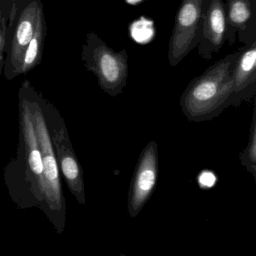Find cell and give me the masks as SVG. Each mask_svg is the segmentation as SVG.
I'll return each mask as SVG.
<instances>
[{"instance_id": "1", "label": "cell", "mask_w": 256, "mask_h": 256, "mask_svg": "<svg viewBox=\"0 0 256 256\" xmlns=\"http://www.w3.org/2000/svg\"><path fill=\"white\" fill-rule=\"evenodd\" d=\"M240 51L216 62L189 82L180 102L189 121H210L232 106L233 72Z\"/></svg>"}, {"instance_id": "2", "label": "cell", "mask_w": 256, "mask_h": 256, "mask_svg": "<svg viewBox=\"0 0 256 256\" xmlns=\"http://www.w3.org/2000/svg\"><path fill=\"white\" fill-rule=\"evenodd\" d=\"M31 111L43 164L45 196L42 210L54 225L57 233L61 234L66 226V206L60 168L43 112L38 104L33 108L31 106Z\"/></svg>"}, {"instance_id": "3", "label": "cell", "mask_w": 256, "mask_h": 256, "mask_svg": "<svg viewBox=\"0 0 256 256\" xmlns=\"http://www.w3.org/2000/svg\"><path fill=\"white\" fill-rule=\"evenodd\" d=\"M127 51L116 52L94 32L86 36L81 60L89 72L94 74L100 88L112 97L123 93L129 75Z\"/></svg>"}, {"instance_id": "4", "label": "cell", "mask_w": 256, "mask_h": 256, "mask_svg": "<svg viewBox=\"0 0 256 256\" xmlns=\"http://www.w3.org/2000/svg\"><path fill=\"white\" fill-rule=\"evenodd\" d=\"M42 0H12L6 39L5 75L9 80L16 78L26 50L34 34Z\"/></svg>"}, {"instance_id": "5", "label": "cell", "mask_w": 256, "mask_h": 256, "mask_svg": "<svg viewBox=\"0 0 256 256\" xmlns=\"http://www.w3.org/2000/svg\"><path fill=\"white\" fill-rule=\"evenodd\" d=\"M207 0H183L177 10L168 46V60L177 66L201 42Z\"/></svg>"}, {"instance_id": "6", "label": "cell", "mask_w": 256, "mask_h": 256, "mask_svg": "<svg viewBox=\"0 0 256 256\" xmlns=\"http://www.w3.org/2000/svg\"><path fill=\"white\" fill-rule=\"evenodd\" d=\"M20 106L21 131L25 144L26 158L31 182V194L29 200L28 208L36 206L42 210L45 196V180L42 152L36 136L30 103L27 100H21Z\"/></svg>"}, {"instance_id": "7", "label": "cell", "mask_w": 256, "mask_h": 256, "mask_svg": "<svg viewBox=\"0 0 256 256\" xmlns=\"http://www.w3.org/2000/svg\"><path fill=\"white\" fill-rule=\"evenodd\" d=\"M158 176V147L156 142L153 140L141 152L129 186V210L132 216H136L148 201L155 190Z\"/></svg>"}, {"instance_id": "8", "label": "cell", "mask_w": 256, "mask_h": 256, "mask_svg": "<svg viewBox=\"0 0 256 256\" xmlns=\"http://www.w3.org/2000/svg\"><path fill=\"white\" fill-rule=\"evenodd\" d=\"M59 168L71 194L80 204H85V185L84 172L74 152L66 130H53L51 134Z\"/></svg>"}, {"instance_id": "9", "label": "cell", "mask_w": 256, "mask_h": 256, "mask_svg": "<svg viewBox=\"0 0 256 256\" xmlns=\"http://www.w3.org/2000/svg\"><path fill=\"white\" fill-rule=\"evenodd\" d=\"M227 16L223 0H207L203 16L201 39L198 44L200 56L210 60L226 42Z\"/></svg>"}, {"instance_id": "10", "label": "cell", "mask_w": 256, "mask_h": 256, "mask_svg": "<svg viewBox=\"0 0 256 256\" xmlns=\"http://www.w3.org/2000/svg\"><path fill=\"white\" fill-rule=\"evenodd\" d=\"M226 42L232 45L238 38L243 46L256 42V0H227Z\"/></svg>"}, {"instance_id": "11", "label": "cell", "mask_w": 256, "mask_h": 256, "mask_svg": "<svg viewBox=\"0 0 256 256\" xmlns=\"http://www.w3.org/2000/svg\"><path fill=\"white\" fill-rule=\"evenodd\" d=\"M256 92V42L241 48L233 72L232 106H239Z\"/></svg>"}, {"instance_id": "12", "label": "cell", "mask_w": 256, "mask_h": 256, "mask_svg": "<svg viewBox=\"0 0 256 256\" xmlns=\"http://www.w3.org/2000/svg\"><path fill=\"white\" fill-rule=\"evenodd\" d=\"M46 34V21L45 12L42 10L39 14L34 34L26 50L21 67L17 72L16 76L21 74H27L28 72L42 62Z\"/></svg>"}, {"instance_id": "13", "label": "cell", "mask_w": 256, "mask_h": 256, "mask_svg": "<svg viewBox=\"0 0 256 256\" xmlns=\"http://www.w3.org/2000/svg\"><path fill=\"white\" fill-rule=\"evenodd\" d=\"M241 165L256 178V110L254 108L252 124L249 132V142L243 152L240 154Z\"/></svg>"}, {"instance_id": "14", "label": "cell", "mask_w": 256, "mask_h": 256, "mask_svg": "<svg viewBox=\"0 0 256 256\" xmlns=\"http://www.w3.org/2000/svg\"><path fill=\"white\" fill-rule=\"evenodd\" d=\"M12 0H0V76L5 67L6 39L9 16L12 9Z\"/></svg>"}, {"instance_id": "15", "label": "cell", "mask_w": 256, "mask_h": 256, "mask_svg": "<svg viewBox=\"0 0 256 256\" xmlns=\"http://www.w3.org/2000/svg\"><path fill=\"white\" fill-rule=\"evenodd\" d=\"M209 177L207 178V174L206 176H203V178L206 179H200V183H201V186H206V188H209V186H211L213 184V183L215 182L214 178H213V174H210V176H208Z\"/></svg>"}]
</instances>
